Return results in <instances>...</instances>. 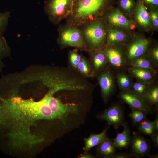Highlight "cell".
<instances>
[{"mask_svg":"<svg viewBox=\"0 0 158 158\" xmlns=\"http://www.w3.org/2000/svg\"><path fill=\"white\" fill-rule=\"evenodd\" d=\"M109 0H74L72 12L66 23L79 27L87 22L97 19Z\"/></svg>","mask_w":158,"mask_h":158,"instance_id":"1","label":"cell"},{"mask_svg":"<svg viewBox=\"0 0 158 158\" xmlns=\"http://www.w3.org/2000/svg\"><path fill=\"white\" fill-rule=\"evenodd\" d=\"M97 18L85 23L78 27L80 29L86 50L101 49L106 36L104 24Z\"/></svg>","mask_w":158,"mask_h":158,"instance_id":"2","label":"cell"},{"mask_svg":"<svg viewBox=\"0 0 158 158\" xmlns=\"http://www.w3.org/2000/svg\"><path fill=\"white\" fill-rule=\"evenodd\" d=\"M57 41L62 47H72L81 50H86L80 29L66 22L58 29Z\"/></svg>","mask_w":158,"mask_h":158,"instance_id":"3","label":"cell"},{"mask_svg":"<svg viewBox=\"0 0 158 158\" xmlns=\"http://www.w3.org/2000/svg\"><path fill=\"white\" fill-rule=\"evenodd\" d=\"M74 0H46L44 10L49 21L57 25L71 14Z\"/></svg>","mask_w":158,"mask_h":158,"instance_id":"4","label":"cell"},{"mask_svg":"<svg viewBox=\"0 0 158 158\" xmlns=\"http://www.w3.org/2000/svg\"><path fill=\"white\" fill-rule=\"evenodd\" d=\"M13 105L26 112L37 114L38 116L45 119H53L55 115L43 99L39 102L15 99Z\"/></svg>","mask_w":158,"mask_h":158,"instance_id":"5","label":"cell"},{"mask_svg":"<svg viewBox=\"0 0 158 158\" xmlns=\"http://www.w3.org/2000/svg\"><path fill=\"white\" fill-rule=\"evenodd\" d=\"M54 93V92L51 90L43 99L58 118H61L68 114L77 112L78 109L77 105L62 103L57 99L52 97Z\"/></svg>","mask_w":158,"mask_h":158,"instance_id":"6","label":"cell"},{"mask_svg":"<svg viewBox=\"0 0 158 158\" xmlns=\"http://www.w3.org/2000/svg\"><path fill=\"white\" fill-rule=\"evenodd\" d=\"M98 117L107 121L108 125H112L116 129L123 126L125 123L123 110L121 106L117 104L112 105Z\"/></svg>","mask_w":158,"mask_h":158,"instance_id":"7","label":"cell"},{"mask_svg":"<svg viewBox=\"0 0 158 158\" xmlns=\"http://www.w3.org/2000/svg\"><path fill=\"white\" fill-rule=\"evenodd\" d=\"M150 142L140 135L139 133L134 132L131 137V157L139 158L148 154L151 148Z\"/></svg>","mask_w":158,"mask_h":158,"instance_id":"8","label":"cell"},{"mask_svg":"<svg viewBox=\"0 0 158 158\" xmlns=\"http://www.w3.org/2000/svg\"><path fill=\"white\" fill-rule=\"evenodd\" d=\"M119 96L120 98L131 108L142 110L147 114L152 113L151 107L147 104L142 97L130 90H121Z\"/></svg>","mask_w":158,"mask_h":158,"instance_id":"9","label":"cell"},{"mask_svg":"<svg viewBox=\"0 0 158 158\" xmlns=\"http://www.w3.org/2000/svg\"><path fill=\"white\" fill-rule=\"evenodd\" d=\"M110 46L104 50L109 64L116 70L124 69L127 64L122 51L117 47Z\"/></svg>","mask_w":158,"mask_h":158,"instance_id":"10","label":"cell"},{"mask_svg":"<svg viewBox=\"0 0 158 158\" xmlns=\"http://www.w3.org/2000/svg\"><path fill=\"white\" fill-rule=\"evenodd\" d=\"M98 80L103 98L104 101H107L114 91V76L112 73L107 70L100 73Z\"/></svg>","mask_w":158,"mask_h":158,"instance_id":"11","label":"cell"},{"mask_svg":"<svg viewBox=\"0 0 158 158\" xmlns=\"http://www.w3.org/2000/svg\"><path fill=\"white\" fill-rule=\"evenodd\" d=\"M149 41L145 39L140 38L135 41L128 47L126 60L128 64L133 60L143 55L148 49Z\"/></svg>","mask_w":158,"mask_h":158,"instance_id":"12","label":"cell"},{"mask_svg":"<svg viewBox=\"0 0 158 158\" xmlns=\"http://www.w3.org/2000/svg\"><path fill=\"white\" fill-rule=\"evenodd\" d=\"M10 17L9 11H0V66L2 65V59L7 56L10 51L9 48L3 34L6 30Z\"/></svg>","mask_w":158,"mask_h":158,"instance_id":"13","label":"cell"},{"mask_svg":"<svg viewBox=\"0 0 158 158\" xmlns=\"http://www.w3.org/2000/svg\"><path fill=\"white\" fill-rule=\"evenodd\" d=\"M129 74L136 80L145 82H155L157 73L150 70L129 66L127 68Z\"/></svg>","mask_w":158,"mask_h":158,"instance_id":"14","label":"cell"},{"mask_svg":"<svg viewBox=\"0 0 158 158\" xmlns=\"http://www.w3.org/2000/svg\"><path fill=\"white\" fill-rule=\"evenodd\" d=\"M117 148L114 142L106 137L97 145L96 150L98 155L100 157L113 158Z\"/></svg>","mask_w":158,"mask_h":158,"instance_id":"15","label":"cell"},{"mask_svg":"<svg viewBox=\"0 0 158 158\" xmlns=\"http://www.w3.org/2000/svg\"><path fill=\"white\" fill-rule=\"evenodd\" d=\"M123 126L122 132L118 133L116 137L111 139L117 148L120 149L127 148L130 145L131 139L130 130L127 123L125 122Z\"/></svg>","mask_w":158,"mask_h":158,"instance_id":"16","label":"cell"},{"mask_svg":"<svg viewBox=\"0 0 158 158\" xmlns=\"http://www.w3.org/2000/svg\"><path fill=\"white\" fill-rule=\"evenodd\" d=\"M91 52L92 68L94 73L101 71L109 64L104 51L98 49Z\"/></svg>","mask_w":158,"mask_h":158,"instance_id":"17","label":"cell"},{"mask_svg":"<svg viewBox=\"0 0 158 158\" xmlns=\"http://www.w3.org/2000/svg\"><path fill=\"white\" fill-rule=\"evenodd\" d=\"M147 104L151 107L155 106L158 111V85L155 82L152 84L141 96Z\"/></svg>","mask_w":158,"mask_h":158,"instance_id":"18","label":"cell"},{"mask_svg":"<svg viewBox=\"0 0 158 158\" xmlns=\"http://www.w3.org/2000/svg\"><path fill=\"white\" fill-rule=\"evenodd\" d=\"M108 129V127L99 134H91L88 138L85 139V145L83 150L86 152H87L93 147L97 145L107 137L106 133Z\"/></svg>","mask_w":158,"mask_h":158,"instance_id":"19","label":"cell"},{"mask_svg":"<svg viewBox=\"0 0 158 158\" xmlns=\"http://www.w3.org/2000/svg\"><path fill=\"white\" fill-rule=\"evenodd\" d=\"M130 67L150 70L157 73V68L147 57L143 55L135 59L128 64Z\"/></svg>","mask_w":158,"mask_h":158,"instance_id":"20","label":"cell"},{"mask_svg":"<svg viewBox=\"0 0 158 158\" xmlns=\"http://www.w3.org/2000/svg\"><path fill=\"white\" fill-rule=\"evenodd\" d=\"M107 17L109 22L115 25L125 27L130 26L128 20L117 9L109 14Z\"/></svg>","mask_w":158,"mask_h":158,"instance_id":"21","label":"cell"},{"mask_svg":"<svg viewBox=\"0 0 158 158\" xmlns=\"http://www.w3.org/2000/svg\"><path fill=\"white\" fill-rule=\"evenodd\" d=\"M136 13V18L139 24L144 27L148 26L150 23L149 15L142 1L138 3Z\"/></svg>","mask_w":158,"mask_h":158,"instance_id":"22","label":"cell"},{"mask_svg":"<svg viewBox=\"0 0 158 158\" xmlns=\"http://www.w3.org/2000/svg\"><path fill=\"white\" fill-rule=\"evenodd\" d=\"M131 76L124 72L118 73L116 76L118 85L121 90L130 89L133 83Z\"/></svg>","mask_w":158,"mask_h":158,"instance_id":"23","label":"cell"},{"mask_svg":"<svg viewBox=\"0 0 158 158\" xmlns=\"http://www.w3.org/2000/svg\"><path fill=\"white\" fill-rule=\"evenodd\" d=\"M107 32V42L109 46H113L124 41L126 37L122 32L115 29H110Z\"/></svg>","mask_w":158,"mask_h":158,"instance_id":"24","label":"cell"},{"mask_svg":"<svg viewBox=\"0 0 158 158\" xmlns=\"http://www.w3.org/2000/svg\"><path fill=\"white\" fill-rule=\"evenodd\" d=\"M155 82H150L137 80L135 82L133 83L130 90L142 96L151 85Z\"/></svg>","mask_w":158,"mask_h":158,"instance_id":"25","label":"cell"},{"mask_svg":"<svg viewBox=\"0 0 158 158\" xmlns=\"http://www.w3.org/2000/svg\"><path fill=\"white\" fill-rule=\"evenodd\" d=\"M137 129L141 133L151 136L156 132L153 126V121L145 119L137 125Z\"/></svg>","mask_w":158,"mask_h":158,"instance_id":"26","label":"cell"},{"mask_svg":"<svg viewBox=\"0 0 158 158\" xmlns=\"http://www.w3.org/2000/svg\"><path fill=\"white\" fill-rule=\"evenodd\" d=\"M131 111L128 114L134 125H137L146 119L147 113L142 110L131 108Z\"/></svg>","mask_w":158,"mask_h":158,"instance_id":"27","label":"cell"},{"mask_svg":"<svg viewBox=\"0 0 158 158\" xmlns=\"http://www.w3.org/2000/svg\"><path fill=\"white\" fill-rule=\"evenodd\" d=\"M77 68L82 73L87 76L92 77L94 75V72L92 67H91L84 58H82Z\"/></svg>","mask_w":158,"mask_h":158,"instance_id":"28","label":"cell"},{"mask_svg":"<svg viewBox=\"0 0 158 158\" xmlns=\"http://www.w3.org/2000/svg\"><path fill=\"white\" fill-rule=\"evenodd\" d=\"M82 57L76 51H71L69 54V58L70 62L73 67L77 68Z\"/></svg>","mask_w":158,"mask_h":158,"instance_id":"29","label":"cell"},{"mask_svg":"<svg viewBox=\"0 0 158 158\" xmlns=\"http://www.w3.org/2000/svg\"><path fill=\"white\" fill-rule=\"evenodd\" d=\"M155 66L158 67V48L155 47L152 49L150 52V56L147 57Z\"/></svg>","mask_w":158,"mask_h":158,"instance_id":"30","label":"cell"},{"mask_svg":"<svg viewBox=\"0 0 158 158\" xmlns=\"http://www.w3.org/2000/svg\"><path fill=\"white\" fill-rule=\"evenodd\" d=\"M119 4L122 9L129 11L133 7L134 2L133 0H120Z\"/></svg>","mask_w":158,"mask_h":158,"instance_id":"31","label":"cell"},{"mask_svg":"<svg viewBox=\"0 0 158 158\" xmlns=\"http://www.w3.org/2000/svg\"><path fill=\"white\" fill-rule=\"evenodd\" d=\"M151 17L154 25L155 26H158V15L157 12L152 11L151 12Z\"/></svg>","mask_w":158,"mask_h":158,"instance_id":"32","label":"cell"},{"mask_svg":"<svg viewBox=\"0 0 158 158\" xmlns=\"http://www.w3.org/2000/svg\"><path fill=\"white\" fill-rule=\"evenodd\" d=\"M131 157L130 154L122 152L116 154L113 158H128Z\"/></svg>","mask_w":158,"mask_h":158,"instance_id":"33","label":"cell"},{"mask_svg":"<svg viewBox=\"0 0 158 158\" xmlns=\"http://www.w3.org/2000/svg\"><path fill=\"white\" fill-rule=\"evenodd\" d=\"M152 142L153 145L157 148L158 147V134L156 132L152 135L151 136Z\"/></svg>","mask_w":158,"mask_h":158,"instance_id":"34","label":"cell"},{"mask_svg":"<svg viewBox=\"0 0 158 158\" xmlns=\"http://www.w3.org/2000/svg\"><path fill=\"white\" fill-rule=\"evenodd\" d=\"M142 1L149 5L154 6H157L158 5V0H143Z\"/></svg>","mask_w":158,"mask_h":158,"instance_id":"35","label":"cell"},{"mask_svg":"<svg viewBox=\"0 0 158 158\" xmlns=\"http://www.w3.org/2000/svg\"><path fill=\"white\" fill-rule=\"evenodd\" d=\"M153 122L154 129L156 132H157L158 130V116L157 114L155 120L153 121Z\"/></svg>","mask_w":158,"mask_h":158,"instance_id":"36","label":"cell"},{"mask_svg":"<svg viewBox=\"0 0 158 158\" xmlns=\"http://www.w3.org/2000/svg\"><path fill=\"white\" fill-rule=\"evenodd\" d=\"M79 158H94L92 155L86 152L83 154H81L79 156Z\"/></svg>","mask_w":158,"mask_h":158,"instance_id":"37","label":"cell"},{"mask_svg":"<svg viewBox=\"0 0 158 158\" xmlns=\"http://www.w3.org/2000/svg\"><path fill=\"white\" fill-rule=\"evenodd\" d=\"M148 156L150 158H158V154H149Z\"/></svg>","mask_w":158,"mask_h":158,"instance_id":"38","label":"cell"}]
</instances>
